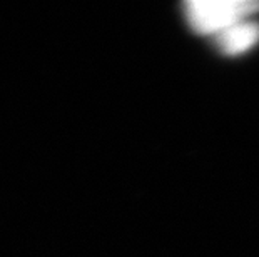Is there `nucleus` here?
Wrapping results in <instances>:
<instances>
[{
	"mask_svg": "<svg viewBox=\"0 0 259 257\" xmlns=\"http://www.w3.org/2000/svg\"><path fill=\"white\" fill-rule=\"evenodd\" d=\"M257 9V0H192L186 4L191 25L199 32L216 34L238 24Z\"/></svg>",
	"mask_w": 259,
	"mask_h": 257,
	"instance_id": "1",
	"label": "nucleus"
},
{
	"mask_svg": "<svg viewBox=\"0 0 259 257\" xmlns=\"http://www.w3.org/2000/svg\"><path fill=\"white\" fill-rule=\"evenodd\" d=\"M259 39V24L241 20L218 34V42L226 54H239L247 50Z\"/></svg>",
	"mask_w": 259,
	"mask_h": 257,
	"instance_id": "2",
	"label": "nucleus"
}]
</instances>
